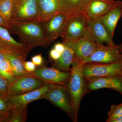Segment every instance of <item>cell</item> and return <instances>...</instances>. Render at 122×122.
<instances>
[{
    "mask_svg": "<svg viewBox=\"0 0 122 122\" xmlns=\"http://www.w3.org/2000/svg\"><path fill=\"white\" fill-rule=\"evenodd\" d=\"M7 29L17 35L21 42L30 50L37 46L46 48L51 43L44 30L43 23L39 21L9 23Z\"/></svg>",
    "mask_w": 122,
    "mask_h": 122,
    "instance_id": "6da1fadb",
    "label": "cell"
},
{
    "mask_svg": "<svg viewBox=\"0 0 122 122\" xmlns=\"http://www.w3.org/2000/svg\"><path fill=\"white\" fill-rule=\"evenodd\" d=\"M82 63L77 61L73 62L69 79L66 85L72 101L74 122H78L81 101L87 93L86 81L82 74Z\"/></svg>",
    "mask_w": 122,
    "mask_h": 122,
    "instance_id": "7a4b0ae2",
    "label": "cell"
},
{
    "mask_svg": "<svg viewBox=\"0 0 122 122\" xmlns=\"http://www.w3.org/2000/svg\"><path fill=\"white\" fill-rule=\"evenodd\" d=\"M88 20L82 12L68 18L61 35L63 44L68 45L82 36L87 29Z\"/></svg>",
    "mask_w": 122,
    "mask_h": 122,
    "instance_id": "3957f363",
    "label": "cell"
},
{
    "mask_svg": "<svg viewBox=\"0 0 122 122\" xmlns=\"http://www.w3.org/2000/svg\"><path fill=\"white\" fill-rule=\"evenodd\" d=\"M67 114L73 122L74 114L71 98L66 86L54 85L42 96Z\"/></svg>",
    "mask_w": 122,
    "mask_h": 122,
    "instance_id": "277c9868",
    "label": "cell"
},
{
    "mask_svg": "<svg viewBox=\"0 0 122 122\" xmlns=\"http://www.w3.org/2000/svg\"><path fill=\"white\" fill-rule=\"evenodd\" d=\"M38 20L36 0H13L12 12L10 23Z\"/></svg>",
    "mask_w": 122,
    "mask_h": 122,
    "instance_id": "5b68a950",
    "label": "cell"
},
{
    "mask_svg": "<svg viewBox=\"0 0 122 122\" xmlns=\"http://www.w3.org/2000/svg\"><path fill=\"white\" fill-rule=\"evenodd\" d=\"M82 73L85 78L122 75V61L111 63H84L82 66Z\"/></svg>",
    "mask_w": 122,
    "mask_h": 122,
    "instance_id": "8992f818",
    "label": "cell"
},
{
    "mask_svg": "<svg viewBox=\"0 0 122 122\" xmlns=\"http://www.w3.org/2000/svg\"><path fill=\"white\" fill-rule=\"evenodd\" d=\"M45 84L32 72H28L16 78L10 83L7 95L25 93L38 89Z\"/></svg>",
    "mask_w": 122,
    "mask_h": 122,
    "instance_id": "52a82bcc",
    "label": "cell"
},
{
    "mask_svg": "<svg viewBox=\"0 0 122 122\" xmlns=\"http://www.w3.org/2000/svg\"><path fill=\"white\" fill-rule=\"evenodd\" d=\"M122 45L116 46H100L89 57L79 62L82 64L87 62L111 63L122 60ZM79 62V61H78Z\"/></svg>",
    "mask_w": 122,
    "mask_h": 122,
    "instance_id": "ba28073f",
    "label": "cell"
},
{
    "mask_svg": "<svg viewBox=\"0 0 122 122\" xmlns=\"http://www.w3.org/2000/svg\"><path fill=\"white\" fill-rule=\"evenodd\" d=\"M66 45L69 46L72 48L75 60L79 62L89 57L100 46L88 29L84 35L79 39Z\"/></svg>",
    "mask_w": 122,
    "mask_h": 122,
    "instance_id": "9c48e42d",
    "label": "cell"
},
{
    "mask_svg": "<svg viewBox=\"0 0 122 122\" xmlns=\"http://www.w3.org/2000/svg\"><path fill=\"white\" fill-rule=\"evenodd\" d=\"M30 51L23 43L15 41L7 29L0 26V52L27 58Z\"/></svg>",
    "mask_w": 122,
    "mask_h": 122,
    "instance_id": "30bf717a",
    "label": "cell"
},
{
    "mask_svg": "<svg viewBox=\"0 0 122 122\" xmlns=\"http://www.w3.org/2000/svg\"><path fill=\"white\" fill-rule=\"evenodd\" d=\"M32 73L45 83L66 86L71 74L70 71L64 72L53 66L50 68L43 66L38 67Z\"/></svg>",
    "mask_w": 122,
    "mask_h": 122,
    "instance_id": "8fae6325",
    "label": "cell"
},
{
    "mask_svg": "<svg viewBox=\"0 0 122 122\" xmlns=\"http://www.w3.org/2000/svg\"><path fill=\"white\" fill-rule=\"evenodd\" d=\"M53 84L45 83L41 87L22 94L7 95L11 110L28 106L30 102L42 99V96L53 86Z\"/></svg>",
    "mask_w": 122,
    "mask_h": 122,
    "instance_id": "7c38bea8",
    "label": "cell"
},
{
    "mask_svg": "<svg viewBox=\"0 0 122 122\" xmlns=\"http://www.w3.org/2000/svg\"><path fill=\"white\" fill-rule=\"evenodd\" d=\"M87 93L102 89H111L122 95V75L100 76L85 78Z\"/></svg>",
    "mask_w": 122,
    "mask_h": 122,
    "instance_id": "4fadbf2b",
    "label": "cell"
},
{
    "mask_svg": "<svg viewBox=\"0 0 122 122\" xmlns=\"http://www.w3.org/2000/svg\"><path fill=\"white\" fill-rule=\"evenodd\" d=\"M116 2L114 0H87L82 12L87 19L101 18L113 7Z\"/></svg>",
    "mask_w": 122,
    "mask_h": 122,
    "instance_id": "5bb4252c",
    "label": "cell"
},
{
    "mask_svg": "<svg viewBox=\"0 0 122 122\" xmlns=\"http://www.w3.org/2000/svg\"><path fill=\"white\" fill-rule=\"evenodd\" d=\"M68 18L65 14L59 12L48 20L42 23L46 34L50 43L61 36Z\"/></svg>",
    "mask_w": 122,
    "mask_h": 122,
    "instance_id": "9a60e30c",
    "label": "cell"
},
{
    "mask_svg": "<svg viewBox=\"0 0 122 122\" xmlns=\"http://www.w3.org/2000/svg\"><path fill=\"white\" fill-rule=\"evenodd\" d=\"M87 29L90 31L99 46L103 45L104 43H106L107 45H117L109 36L101 18L87 19Z\"/></svg>",
    "mask_w": 122,
    "mask_h": 122,
    "instance_id": "2e32d148",
    "label": "cell"
},
{
    "mask_svg": "<svg viewBox=\"0 0 122 122\" xmlns=\"http://www.w3.org/2000/svg\"><path fill=\"white\" fill-rule=\"evenodd\" d=\"M121 17H122V1H117L113 7L101 17L103 24L112 39L116 27Z\"/></svg>",
    "mask_w": 122,
    "mask_h": 122,
    "instance_id": "e0dca14e",
    "label": "cell"
},
{
    "mask_svg": "<svg viewBox=\"0 0 122 122\" xmlns=\"http://www.w3.org/2000/svg\"><path fill=\"white\" fill-rule=\"evenodd\" d=\"M38 20L42 23L50 19L60 11V0H36Z\"/></svg>",
    "mask_w": 122,
    "mask_h": 122,
    "instance_id": "ac0fdd59",
    "label": "cell"
},
{
    "mask_svg": "<svg viewBox=\"0 0 122 122\" xmlns=\"http://www.w3.org/2000/svg\"><path fill=\"white\" fill-rule=\"evenodd\" d=\"M65 45V50L59 59L54 61L52 66L64 72H70L71 66L75 61L74 54L73 49L70 46Z\"/></svg>",
    "mask_w": 122,
    "mask_h": 122,
    "instance_id": "d6986e66",
    "label": "cell"
},
{
    "mask_svg": "<svg viewBox=\"0 0 122 122\" xmlns=\"http://www.w3.org/2000/svg\"><path fill=\"white\" fill-rule=\"evenodd\" d=\"M60 11L69 17L82 12L87 0H60Z\"/></svg>",
    "mask_w": 122,
    "mask_h": 122,
    "instance_id": "ffe728a7",
    "label": "cell"
},
{
    "mask_svg": "<svg viewBox=\"0 0 122 122\" xmlns=\"http://www.w3.org/2000/svg\"><path fill=\"white\" fill-rule=\"evenodd\" d=\"M9 59L15 77L28 73L24 66L26 58L17 55L5 53Z\"/></svg>",
    "mask_w": 122,
    "mask_h": 122,
    "instance_id": "44dd1931",
    "label": "cell"
},
{
    "mask_svg": "<svg viewBox=\"0 0 122 122\" xmlns=\"http://www.w3.org/2000/svg\"><path fill=\"white\" fill-rule=\"evenodd\" d=\"M0 75L7 79L10 83L16 79L11 64L4 53L0 52Z\"/></svg>",
    "mask_w": 122,
    "mask_h": 122,
    "instance_id": "7402d4cb",
    "label": "cell"
},
{
    "mask_svg": "<svg viewBox=\"0 0 122 122\" xmlns=\"http://www.w3.org/2000/svg\"><path fill=\"white\" fill-rule=\"evenodd\" d=\"M28 116V106L12 109L9 115L8 122H25Z\"/></svg>",
    "mask_w": 122,
    "mask_h": 122,
    "instance_id": "603a6c76",
    "label": "cell"
},
{
    "mask_svg": "<svg viewBox=\"0 0 122 122\" xmlns=\"http://www.w3.org/2000/svg\"><path fill=\"white\" fill-rule=\"evenodd\" d=\"M13 0H0V15L9 23L11 21Z\"/></svg>",
    "mask_w": 122,
    "mask_h": 122,
    "instance_id": "cb8c5ba5",
    "label": "cell"
},
{
    "mask_svg": "<svg viewBox=\"0 0 122 122\" xmlns=\"http://www.w3.org/2000/svg\"><path fill=\"white\" fill-rule=\"evenodd\" d=\"M11 110L9 103L7 98V95H0V116L9 115Z\"/></svg>",
    "mask_w": 122,
    "mask_h": 122,
    "instance_id": "d4e9b609",
    "label": "cell"
},
{
    "mask_svg": "<svg viewBox=\"0 0 122 122\" xmlns=\"http://www.w3.org/2000/svg\"><path fill=\"white\" fill-rule=\"evenodd\" d=\"M107 115V122H109L112 119L122 115V102L119 105H112Z\"/></svg>",
    "mask_w": 122,
    "mask_h": 122,
    "instance_id": "484cf974",
    "label": "cell"
},
{
    "mask_svg": "<svg viewBox=\"0 0 122 122\" xmlns=\"http://www.w3.org/2000/svg\"><path fill=\"white\" fill-rule=\"evenodd\" d=\"M9 84L7 79L0 75V95H7Z\"/></svg>",
    "mask_w": 122,
    "mask_h": 122,
    "instance_id": "4316f807",
    "label": "cell"
},
{
    "mask_svg": "<svg viewBox=\"0 0 122 122\" xmlns=\"http://www.w3.org/2000/svg\"><path fill=\"white\" fill-rule=\"evenodd\" d=\"M32 61L36 66H42L44 62V59L41 54L37 55L32 57L31 58Z\"/></svg>",
    "mask_w": 122,
    "mask_h": 122,
    "instance_id": "83f0119b",
    "label": "cell"
},
{
    "mask_svg": "<svg viewBox=\"0 0 122 122\" xmlns=\"http://www.w3.org/2000/svg\"><path fill=\"white\" fill-rule=\"evenodd\" d=\"M24 66L25 70L28 72H33L37 68L35 64L30 61H25L24 63Z\"/></svg>",
    "mask_w": 122,
    "mask_h": 122,
    "instance_id": "f1b7e54d",
    "label": "cell"
},
{
    "mask_svg": "<svg viewBox=\"0 0 122 122\" xmlns=\"http://www.w3.org/2000/svg\"><path fill=\"white\" fill-rule=\"evenodd\" d=\"M61 54L55 49H52L50 52V58L53 61L57 60L61 56Z\"/></svg>",
    "mask_w": 122,
    "mask_h": 122,
    "instance_id": "f546056e",
    "label": "cell"
},
{
    "mask_svg": "<svg viewBox=\"0 0 122 122\" xmlns=\"http://www.w3.org/2000/svg\"><path fill=\"white\" fill-rule=\"evenodd\" d=\"M65 48V46L62 43H57L55 45L54 49L62 54Z\"/></svg>",
    "mask_w": 122,
    "mask_h": 122,
    "instance_id": "4dcf8cb0",
    "label": "cell"
},
{
    "mask_svg": "<svg viewBox=\"0 0 122 122\" xmlns=\"http://www.w3.org/2000/svg\"><path fill=\"white\" fill-rule=\"evenodd\" d=\"M9 23L3 18L0 15V26L8 29Z\"/></svg>",
    "mask_w": 122,
    "mask_h": 122,
    "instance_id": "1f68e13d",
    "label": "cell"
},
{
    "mask_svg": "<svg viewBox=\"0 0 122 122\" xmlns=\"http://www.w3.org/2000/svg\"><path fill=\"white\" fill-rule=\"evenodd\" d=\"M109 122H122V115L112 119Z\"/></svg>",
    "mask_w": 122,
    "mask_h": 122,
    "instance_id": "d6a6232c",
    "label": "cell"
},
{
    "mask_svg": "<svg viewBox=\"0 0 122 122\" xmlns=\"http://www.w3.org/2000/svg\"><path fill=\"white\" fill-rule=\"evenodd\" d=\"M9 115L7 116H0V122H8Z\"/></svg>",
    "mask_w": 122,
    "mask_h": 122,
    "instance_id": "836d02e7",
    "label": "cell"
},
{
    "mask_svg": "<svg viewBox=\"0 0 122 122\" xmlns=\"http://www.w3.org/2000/svg\"><path fill=\"white\" fill-rule=\"evenodd\" d=\"M121 61H122V60H121Z\"/></svg>",
    "mask_w": 122,
    "mask_h": 122,
    "instance_id": "e575fe53",
    "label": "cell"
}]
</instances>
